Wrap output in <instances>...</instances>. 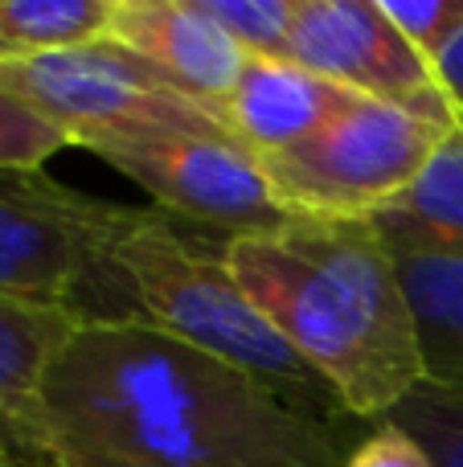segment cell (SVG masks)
I'll return each instance as SVG.
<instances>
[{
  "label": "cell",
  "mask_w": 463,
  "mask_h": 467,
  "mask_svg": "<svg viewBox=\"0 0 463 467\" xmlns=\"http://www.w3.org/2000/svg\"><path fill=\"white\" fill-rule=\"evenodd\" d=\"M5 455L16 467H345L316 414L148 320H82Z\"/></svg>",
  "instance_id": "1"
},
{
  "label": "cell",
  "mask_w": 463,
  "mask_h": 467,
  "mask_svg": "<svg viewBox=\"0 0 463 467\" xmlns=\"http://www.w3.org/2000/svg\"><path fill=\"white\" fill-rule=\"evenodd\" d=\"M221 258L349 414L382 422L427 381L398 258L369 222L300 218L226 238Z\"/></svg>",
  "instance_id": "2"
},
{
  "label": "cell",
  "mask_w": 463,
  "mask_h": 467,
  "mask_svg": "<svg viewBox=\"0 0 463 467\" xmlns=\"http://www.w3.org/2000/svg\"><path fill=\"white\" fill-rule=\"evenodd\" d=\"M115 263L131 287L139 320L172 332L177 340L251 373L292 406L336 402L333 389L304 365V357L279 337L259 312L226 258L210 254L160 210H123Z\"/></svg>",
  "instance_id": "3"
},
{
  "label": "cell",
  "mask_w": 463,
  "mask_h": 467,
  "mask_svg": "<svg viewBox=\"0 0 463 467\" xmlns=\"http://www.w3.org/2000/svg\"><path fill=\"white\" fill-rule=\"evenodd\" d=\"M123 210L46 169H0V291L87 320H136V299L115 263Z\"/></svg>",
  "instance_id": "4"
},
{
  "label": "cell",
  "mask_w": 463,
  "mask_h": 467,
  "mask_svg": "<svg viewBox=\"0 0 463 467\" xmlns=\"http://www.w3.org/2000/svg\"><path fill=\"white\" fill-rule=\"evenodd\" d=\"M0 90L54 123L70 148L90 152L160 136H230L218 107L180 90L111 37L0 66Z\"/></svg>",
  "instance_id": "5"
},
{
  "label": "cell",
  "mask_w": 463,
  "mask_h": 467,
  "mask_svg": "<svg viewBox=\"0 0 463 467\" xmlns=\"http://www.w3.org/2000/svg\"><path fill=\"white\" fill-rule=\"evenodd\" d=\"M443 131L448 128H435L402 107L357 95L316 136L267 156L262 169L295 218L369 222L406 193Z\"/></svg>",
  "instance_id": "6"
},
{
  "label": "cell",
  "mask_w": 463,
  "mask_h": 467,
  "mask_svg": "<svg viewBox=\"0 0 463 467\" xmlns=\"http://www.w3.org/2000/svg\"><path fill=\"white\" fill-rule=\"evenodd\" d=\"M95 156L144 189L160 213L226 230V238L300 222L275 193L262 161L234 136H160L98 148Z\"/></svg>",
  "instance_id": "7"
},
{
  "label": "cell",
  "mask_w": 463,
  "mask_h": 467,
  "mask_svg": "<svg viewBox=\"0 0 463 467\" xmlns=\"http://www.w3.org/2000/svg\"><path fill=\"white\" fill-rule=\"evenodd\" d=\"M292 62L361 99L402 107L435 128L459 119L431 57H423L377 0H300Z\"/></svg>",
  "instance_id": "8"
},
{
  "label": "cell",
  "mask_w": 463,
  "mask_h": 467,
  "mask_svg": "<svg viewBox=\"0 0 463 467\" xmlns=\"http://www.w3.org/2000/svg\"><path fill=\"white\" fill-rule=\"evenodd\" d=\"M107 37L218 111L246 66V54L197 0H111Z\"/></svg>",
  "instance_id": "9"
},
{
  "label": "cell",
  "mask_w": 463,
  "mask_h": 467,
  "mask_svg": "<svg viewBox=\"0 0 463 467\" xmlns=\"http://www.w3.org/2000/svg\"><path fill=\"white\" fill-rule=\"evenodd\" d=\"M353 99V90L304 70L292 57H246L234 90L221 103V119L238 144L267 161L316 136Z\"/></svg>",
  "instance_id": "10"
},
{
  "label": "cell",
  "mask_w": 463,
  "mask_h": 467,
  "mask_svg": "<svg viewBox=\"0 0 463 467\" xmlns=\"http://www.w3.org/2000/svg\"><path fill=\"white\" fill-rule=\"evenodd\" d=\"M394 254L463 258V119L443 131L439 148L410 189L369 218Z\"/></svg>",
  "instance_id": "11"
},
{
  "label": "cell",
  "mask_w": 463,
  "mask_h": 467,
  "mask_svg": "<svg viewBox=\"0 0 463 467\" xmlns=\"http://www.w3.org/2000/svg\"><path fill=\"white\" fill-rule=\"evenodd\" d=\"M87 316L41 299L5 296L0 291V451L13 427L29 410L41 378L62 353V345L78 332Z\"/></svg>",
  "instance_id": "12"
},
{
  "label": "cell",
  "mask_w": 463,
  "mask_h": 467,
  "mask_svg": "<svg viewBox=\"0 0 463 467\" xmlns=\"http://www.w3.org/2000/svg\"><path fill=\"white\" fill-rule=\"evenodd\" d=\"M415 312L427 381L463 389V258L394 254Z\"/></svg>",
  "instance_id": "13"
},
{
  "label": "cell",
  "mask_w": 463,
  "mask_h": 467,
  "mask_svg": "<svg viewBox=\"0 0 463 467\" xmlns=\"http://www.w3.org/2000/svg\"><path fill=\"white\" fill-rule=\"evenodd\" d=\"M111 0H0V66L107 37Z\"/></svg>",
  "instance_id": "14"
},
{
  "label": "cell",
  "mask_w": 463,
  "mask_h": 467,
  "mask_svg": "<svg viewBox=\"0 0 463 467\" xmlns=\"http://www.w3.org/2000/svg\"><path fill=\"white\" fill-rule=\"evenodd\" d=\"M382 422L418 439L435 467H463V389L423 381Z\"/></svg>",
  "instance_id": "15"
},
{
  "label": "cell",
  "mask_w": 463,
  "mask_h": 467,
  "mask_svg": "<svg viewBox=\"0 0 463 467\" xmlns=\"http://www.w3.org/2000/svg\"><path fill=\"white\" fill-rule=\"evenodd\" d=\"M246 57H292L300 0H197Z\"/></svg>",
  "instance_id": "16"
},
{
  "label": "cell",
  "mask_w": 463,
  "mask_h": 467,
  "mask_svg": "<svg viewBox=\"0 0 463 467\" xmlns=\"http://www.w3.org/2000/svg\"><path fill=\"white\" fill-rule=\"evenodd\" d=\"M62 148H70V140L54 123L0 90V169H46V161Z\"/></svg>",
  "instance_id": "17"
},
{
  "label": "cell",
  "mask_w": 463,
  "mask_h": 467,
  "mask_svg": "<svg viewBox=\"0 0 463 467\" xmlns=\"http://www.w3.org/2000/svg\"><path fill=\"white\" fill-rule=\"evenodd\" d=\"M394 29L423 57H435L463 25V0H377Z\"/></svg>",
  "instance_id": "18"
},
{
  "label": "cell",
  "mask_w": 463,
  "mask_h": 467,
  "mask_svg": "<svg viewBox=\"0 0 463 467\" xmlns=\"http://www.w3.org/2000/svg\"><path fill=\"white\" fill-rule=\"evenodd\" d=\"M345 467H435L418 439H410L402 427L377 422V431L361 447H353Z\"/></svg>",
  "instance_id": "19"
},
{
  "label": "cell",
  "mask_w": 463,
  "mask_h": 467,
  "mask_svg": "<svg viewBox=\"0 0 463 467\" xmlns=\"http://www.w3.org/2000/svg\"><path fill=\"white\" fill-rule=\"evenodd\" d=\"M431 66H435L443 90H448V99L456 103V111H459V119H463V25L448 37V46H443L439 54L431 57Z\"/></svg>",
  "instance_id": "20"
},
{
  "label": "cell",
  "mask_w": 463,
  "mask_h": 467,
  "mask_svg": "<svg viewBox=\"0 0 463 467\" xmlns=\"http://www.w3.org/2000/svg\"><path fill=\"white\" fill-rule=\"evenodd\" d=\"M0 467H16V463H13V460H8V455H5V451H0Z\"/></svg>",
  "instance_id": "21"
}]
</instances>
